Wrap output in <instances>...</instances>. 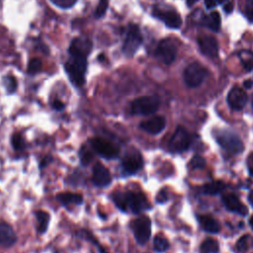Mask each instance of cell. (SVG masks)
<instances>
[{
  "mask_svg": "<svg viewBox=\"0 0 253 253\" xmlns=\"http://www.w3.org/2000/svg\"><path fill=\"white\" fill-rule=\"evenodd\" d=\"M91 51L92 42L87 38H76L69 46V58L66 60L64 68L70 82L76 87H81L85 84L87 57Z\"/></svg>",
  "mask_w": 253,
  "mask_h": 253,
  "instance_id": "1",
  "label": "cell"
},
{
  "mask_svg": "<svg viewBox=\"0 0 253 253\" xmlns=\"http://www.w3.org/2000/svg\"><path fill=\"white\" fill-rule=\"evenodd\" d=\"M112 200L115 206L123 213L131 212L139 215L148 208V202L142 193L134 191H117L112 194Z\"/></svg>",
  "mask_w": 253,
  "mask_h": 253,
  "instance_id": "2",
  "label": "cell"
},
{
  "mask_svg": "<svg viewBox=\"0 0 253 253\" xmlns=\"http://www.w3.org/2000/svg\"><path fill=\"white\" fill-rule=\"evenodd\" d=\"M217 142L225 151L231 154H238L243 151V143L239 137L234 133L226 130H222L215 133Z\"/></svg>",
  "mask_w": 253,
  "mask_h": 253,
  "instance_id": "3",
  "label": "cell"
},
{
  "mask_svg": "<svg viewBox=\"0 0 253 253\" xmlns=\"http://www.w3.org/2000/svg\"><path fill=\"white\" fill-rule=\"evenodd\" d=\"M160 106L156 96H142L135 99L131 105V112L136 116H147L155 113Z\"/></svg>",
  "mask_w": 253,
  "mask_h": 253,
  "instance_id": "4",
  "label": "cell"
},
{
  "mask_svg": "<svg viewBox=\"0 0 253 253\" xmlns=\"http://www.w3.org/2000/svg\"><path fill=\"white\" fill-rule=\"evenodd\" d=\"M142 166L143 158L141 153L137 149H131L125 154L122 159V174L125 177L135 175L141 169Z\"/></svg>",
  "mask_w": 253,
  "mask_h": 253,
  "instance_id": "5",
  "label": "cell"
},
{
  "mask_svg": "<svg viewBox=\"0 0 253 253\" xmlns=\"http://www.w3.org/2000/svg\"><path fill=\"white\" fill-rule=\"evenodd\" d=\"M142 44V35L137 25L130 24L126 30L123 52L128 56H133Z\"/></svg>",
  "mask_w": 253,
  "mask_h": 253,
  "instance_id": "6",
  "label": "cell"
},
{
  "mask_svg": "<svg viewBox=\"0 0 253 253\" xmlns=\"http://www.w3.org/2000/svg\"><path fill=\"white\" fill-rule=\"evenodd\" d=\"M89 142L91 149L104 159H116L120 154L119 147L108 140L102 138H93L89 141Z\"/></svg>",
  "mask_w": 253,
  "mask_h": 253,
  "instance_id": "7",
  "label": "cell"
},
{
  "mask_svg": "<svg viewBox=\"0 0 253 253\" xmlns=\"http://www.w3.org/2000/svg\"><path fill=\"white\" fill-rule=\"evenodd\" d=\"M136 241L140 245H144L151 235V221L146 216H141L134 220L131 224Z\"/></svg>",
  "mask_w": 253,
  "mask_h": 253,
  "instance_id": "8",
  "label": "cell"
},
{
  "mask_svg": "<svg viewBox=\"0 0 253 253\" xmlns=\"http://www.w3.org/2000/svg\"><path fill=\"white\" fill-rule=\"evenodd\" d=\"M208 75L207 69L200 63H192L186 67L184 70V81L186 85L191 88L200 86Z\"/></svg>",
  "mask_w": 253,
  "mask_h": 253,
  "instance_id": "9",
  "label": "cell"
},
{
  "mask_svg": "<svg viewBox=\"0 0 253 253\" xmlns=\"http://www.w3.org/2000/svg\"><path fill=\"white\" fill-rule=\"evenodd\" d=\"M191 142L192 138L187 130L183 127H178L168 143V148L172 152H183L190 147Z\"/></svg>",
  "mask_w": 253,
  "mask_h": 253,
  "instance_id": "10",
  "label": "cell"
},
{
  "mask_svg": "<svg viewBox=\"0 0 253 253\" xmlns=\"http://www.w3.org/2000/svg\"><path fill=\"white\" fill-rule=\"evenodd\" d=\"M156 58L164 64L172 63L177 56V48L170 39H163L159 42L155 53Z\"/></svg>",
  "mask_w": 253,
  "mask_h": 253,
  "instance_id": "11",
  "label": "cell"
},
{
  "mask_svg": "<svg viewBox=\"0 0 253 253\" xmlns=\"http://www.w3.org/2000/svg\"><path fill=\"white\" fill-rule=\"evenodd\" d=\"M152 15L162 21L168 28L178 29L182 24L180 15L171 9H162L160 7H155L152 11Z\"/></svg>",
  "mask_w": 253,
  "mask_h": 253,
  "instance_id": "12",
  "label": "cell"
},
{
  "mask_svg": "<svg viewBox=\"0 0 253 253\" xmlns=\"http://www.w3.org/2000/svg\"><path fill=\"white\" fill-rule=\"evenodd\" d=\"M112 174L108 168L100 162H96L92 169V183L99 188H106L112 183Z\"/></svg>",
  "mask_w": 253,
  "mask_h": 253,
  "instance_id": "13",
  "label": "cell"
},
{
  "mask_svg": "<svg viewBox=\"0 0 253 253\" xmlns=\"http://www.w3.org/2000/svg\"><path fill=\"white\" fill-rule=\"evenodd\" d=\"M227 103L229 107L235 111L242 110L247 103V94L239 87H233L227 95Z\"/></svg>",
  "mask_w": 253,
  "mask_h": 253,
  "instance_id": "14",
  "label": "cell"
},
{
  "mask_svg": "<svg viewBox=\"0 0 253 253\" xmlns=\"http://www.w3.org/2000/svg\"><path fill=\"white\" fill-rule=\"evenodd\" d=\"M166 126V120L162 116H154L141 123L140 128L150 135L160 134Z\"/></svg>",
  "mask_w": 253,
  "mask_h": 253,
  "instance_id": "15",
  "label": "cell"
},
{
  "mask_svg": "<svg viewBox=\"0 0 253 253\" xmlns=\"http://www.w3.org/2000/svg\"><path fill=\"white\" fill-rule=\"evenodd\" d=\"M198 44H199L201 52L205 56H207L211 58H215L218 56L219 46H218L217 40L214 37L201 36L198 39Z\"/></svg>",
  "mask_w": 253,
  "mask_h": 253,
  "instance_id": "16",
  "label": "cell"
},
{
  "mask_svg": "<svg viewBox=\"0 0 253 253\" xmlns=\"http://www.w3.org/2000/svg\"><path fill=\"white\" fill-rule=\"evenodd\" d=\"M16 241L17 235L13 227L5 222H0V245L9 248L13 246Z\"/></svg>",
  "mask_w": 253,
  "mask_h": 253,
  "instance_id": "17",
  "label": "cell"
},
{
  "mask_svg": "<svg viewBox=\"0 0 253 253\" xmlns=\"http://www.w3.org/2000/svg\"><path fill=\"white\" fill-rule=\"evenodd\" d=\"M223 202L225 206V208L235 214H238L240 216H246L248 214L247 208L241 203V201L233 194H227L223 196Z\"/></svg>",
  "mask_w": 253,
  "mask_h": 253,
  "instance_id": "18",
  "label": "cell"
},
{
  "mask_svg": "<svg viewBox=\"0 0 253 253\" xmlns=\"http://www.w3.org/2000/svg\"><path fill=\"white\" fill-rule=\"evenodd\" d=\"M56 199L62 206H69V205L80 206L83 204V197L77 193H71V192L58 193L56 196Z\"/></svg>",
  "mask_w": 253,
  "mask_h": 253,
  "instance_id": "19",
  "label": "cell"
},
{
  "mask_svg": "<svg viewBox=\"0 0 253 253\" xmlns=\"http://www.w3.org/2000/svg\"><path fill=\"white\" fill-rule=\"evenodd\" d=\"M75 235L80 239H83V240L92 243L94 246H96L99 253H108L107 250L101 245L99 240L95 237V235L93 234L92 231L85 229V228H80L75 232Z\"/></svg>",
  "mask_w": 253,
  "mask_h": 253,
  "instance_id": "20",
  "label": "cell"
},
{
  "mask_svg": "<svg viewBox=\"0 0 253 253\" xmlns=\"http://www.w3.org/2000/svg\"><path fill=\"white\" fill-rule=\"evenodd\" d=\"M36 221H37V232L39 234H45L49 228L50 223H51V216L46 211L39 210L35 213Z\"/></svg>",
  "mask_w": 253,
  "mask_h": 253,
  "instance_id": "21",
  "label": "cell"
},
{
  "mask_svg": "<svg viewBox=\"0 0 253 253\" xmlns=\"http://www.w3.org/2000/svg\"><path fill=\"white\" fill-rule=\"evenodd\" d=\"M199 222L203 229L210 233H218L221 230L219 222L210 216H200Z\"/></svg>",
  "mask_w": 253,
  "mask_h": 253,
  "instance_id": "22",
  "label": "cell"
},
{
  "mask_svg": "<svg viewBox=\"0 0 253 253\" xmlns=\"http://www.w3.org/2000/svg\"><path fill=\"white\" fill-rule=\"evenodd\" d=\"M203 23L212 31L218 32L220 31V28H221V16L218 12H213L204 18Z\"/></svg>",
  "mask_w": 253,
  "mask_h": 253,
  "instance_id": "23",
  "label": "cell"
},
{
  "mask_svg": "<svg viewBox=\"0 0 253 253\" xmlns=\"http://www.w3.org/2000/svg\"><path fill=\"white\" fill-rule=\"evenodd\" d=\"M239 60L246 71H251L253 69V52L243 50L238 53Z\"/></svg>",
  "mask_w": 253,
  "mask_h": 253,
  "instance_id": "24",
  "label": "cell"
},
{
  "mask_svg": "<svg viewBox=\"0 0 253 253\" xmlns=\"http://www.w3.org/2000/svg\"><path fill=\"white\" fill-rule=\"evenodd\" d=\"M225 189V184L222 181H214L204 185L203 192L207 195H218Z\"/></svg>",
  "mask_w": 253,
  "mask_h": 253,
  "instance_id": "25",
  "label": "cell"
},
{
  "mask_svg": "<svg viewBox=\"0 0 253 253\" xmlns=\"http://www.w3.org/2000/svg\"><path fill=\"white\" fill-rule=\"evenodd\" d=\"M219 249L220 247L217 240L207 238L200 246V253H218Z\"/></svg>",
  "mask_w": 253,
  "mask_h": 253,
  "instance_id": "26",
  "label": "cell"
},
{
  "mask_svg": "<svg viewBox=\"0 0 253 253\" xmlns=\"http://www.w3.org/2000/svg\"><path fill=\"white\" fill-rule=\"evenodd\" d=\"M169 242H168V240L160 235V234H157L154 239H153V249L158 252V253H162V252H165L166 250H168V248H169Z\"/></svg>",
  "mask_w": 253,
  "mask_h": 253,
  "instance_id": "27",
  "label": "cell"
},
{
  "mask_svg": "<svg viewBox=\"0 0 253 253\" xmlns=\"http://www.w3.org/2000/svg\"><path fill=\"white\" fill-rule=\"evenodd\" d=\"M93 158V154L91 149H88L85 145H82V147L80 148L79 151V159H80V163L83 166H87L89 165V163L91 162Z\"/></svg>",
  "mask_w": 253,
  "mask_h": 253,
  "instance_id": "28",
  "label": "cell"
},
{
  "mask_svg": "<svg viewBox=\"0 0 253 253\" xmlns=\"http://www.w3.org/2000/svg\"><path fill=\"white\" fill-rule=\"evenodd\" d=\"M11 145L17 151H22L26 148V141L20 133H15L11 137Z\"/></svg>",
  "mask_w": 253,
  "mask_h": 253,
  "instance_id": "29",
  "label": "cell"
},
{
  "mask_svg": "<svg viewBox=\"0 0 253 253\" xmlns=\"http://www.w3.org/2000/svg\"><path fill=\"white\" fill-rule=\"evenodd\" d=\"M253 242V239L250 235H243L242 237H240L236 243V248L239 252H245L249 249V247L251 246Z\"/></svg>",
  "mask_w": 253,
  "mask_h": 253,
  "instance_id": "30",
  "label": "cell"
},
{
  "mask_svg": "<svg viewBox=\"0 0 253 253\" xmlns=\"http://www.w3.org/2000/svg\"><path fill=\"white\" fill-rule=\"evenodd\" d=\"M206 166V160L204 157L200 155H195L191 160H190V167L192 170L196 169H203Z\"/></svg>",
  "mask_w": 253,
  "mask_h": 253,
  "instance_id": "31",
  "label": "cell"
},
{
  "mask_svg": "<svg viewBox=\"0 0 253 253\" xmlns=\"http://www.w3.org/2000/svg\"><path fill=\"white\" fill-rule=\"evenodd\" d=\"M4 85L9 94L14 93L17 89V81L13 76H6L4 78Z\"/></svg>",
  "mask_w": 253,
  "mask_h": 253,
  "instance_id": "32",
  "label": "cell"
},
{
  "mask_svg": "<svg viewBox=\"0 0 253 253\" xmlns=\"http://www.w3.org/2000/svg\"><path fill=\"white\" fill-rule=\"evenodd\" d=\"M42 69V60L39 58H33L30 60L28 65V73L29 74H36Z\"/></svg>",
  "mask_w": 253,
  "mask_h": 253,
  "instance_id": "33",
  "label": "cell"
},
{
  "mask_svg": "<svg viewBox=\"0 0 253 253\" xmlns=\"http://www.w3.org/2000/svg\"><path fill=\"white\" fill-rule=\"evenodd\" d=\"M51 2L61 9H68L77 2V0H51Z\"/></svg>",
  "mask_w": 253,
  "mask_h": 253,
  "instance_id": "34",
  "label": "cell"
},
{
  "mask_svg": "<svg viewBox=\"0 0 253 253\" xmlns=\"http://www.w3.org/2000/svg\"><path fill=\"white\" fill-rule=\"evenodd\" d=\"M107 8H108V0H100V3L98 4L96 12H95V16L97 18L104 16V14L107 11Z\"/></svg>",
  "mask_w": 253,
  "mask_h": 253,
  "instance_id": "35",
  "label": "cell"
},
{
  "mask_svg": "<svg viewBox=\"0 0 253 253\" xmlns=\"http://www.w3.org/2000/svg\"><path fill=\"white\" fill-rule=\"evenodd\" d=\"M245 14L249 21L253 22V0H247L245 4Z\"/></svg>",
  "mask_w": 253,
  "mask_h": 253,
  "instance_id": "36",
  "label": "cell"
},
{
  "mask_svg": "<svg viewBox=\"0 0 253 253\" xmlns=\"http://www.w3.org/2000/svg\"><path fill=\"white\" fill-rule=\"evenodd\" d=\"M168 199H169V195H168V193L166 192V190H160L156 196V202L159 203V204H162V203H165L168 201Z\"/></svg>",
  "mask_w": 253,
  "mask_h": 253,
  "instance_id": "37",
  "label": "cell"
},
{
  "mask_svg": "<svg viewBox=\"0 0 253 253\" xmlns=\"http://www.w3.org/2000/svg\"><path fill=\"white\" fill-rule=\"evenodd\" d=\"M224 1H225V0H205V4L208 9H212L215 8L218 4L223 3Z\"/></svg>",
  "mask_w": 253,
  "mask_h": 253,
  "instance_id": "38",
  "label": "cell"
},
{
  "mask_svg": "<svg viewBox=\"0 0 253 253\" xmlns=\"http://www.w3.org/2000/svg\"><path fill=\"white\" fill-rule=\"evenodd\" d=\"M52 107H53L54 110H56L57 112H61V111L64 110L65 105L60 100H54L53 103H52Z\"/></svg>",
  "mask_w": 253,
  "mask_h": 253,
  "instance_id": "39",
  "label": "cell"
},
{
  "mask_svg": "<svg viewBox=\"0 0 253 253\" xmlns=\"http://www.w3.org/2000/svg\"><path fill=\"white\" fill-rule=\"evenodd\" d=\"M247 168L249 174L253 176V153H250V155L247 158Z\"/></svg>",
  "mask_w": 253,
  "mask_h": 253,
  "instance_id": "40",
  "label": "cell"
},
{
  "mask_svg": "<svg viewBox=\"0 0 253 253\" xmlns=\"http://www.w3.org/2000/svg\"><path fill=\"white\" fill-rule=\"evenodd\" d=\"M53 161V157L51 156H46L42 161H41V164H40V168H45L47 165H49L51 162Z\"/></svg>",
  "mask_w": 253,
  "mask_h": 253,
  "instance_id": "41",
  "label": "cell"
},
{
  "mask_svg": "<svg viewBox=\"0 0 253 253\" xmlns=\"http://www.w3.org/2000/svg\"><path fill=\"white\" fill-rule=\"evenodd\" d=\"M225 11L226 13L231 12V11H232V3H228V4H226V5L225 6Z\"/></svg>",
  "mask_w": 253,
  "mask_h": 253,
  "instance_id": "42",
  "label": "cell"
},
{
  "mask_svg": "<svg viewBox=\"0 0 253 253\" xmlns=\"http://www.w3.org/2000/svg\"><path fill=\"white\" fill-rule=\"evenodd\" d=\"M244 87H245V88H247V89L251 88V87H252V82H251L250 80L245 81V82H244Z\"/></svg>",
  "mask_w": 253,
  "mask_h": 253,
  "instance_id": "43",
  "label": "cell"
},
{
  "mask_svg": "<svg viewBox=\"0 0 253 253\" xmlns=\"http://www.w3.org/2000/svg\"><path fill=\"white\" fill-rule=\"evenodd\" d=\"M197 1H198V0H187V5H188V6H192V5H194Z\"/></svg>",
  "mask_w": 253,
  "mask_h": 253,
  "instance_id": "44",
  "label": "cell"
},
{
  "mask_svg": "<svg viewBox=\"0 0 253 253\" xmlns=\"http://www.w3.org/2000/svg\"><path fill=\"white\" fill-rule=\"evenodd\" d=\"M248 200H249V203H250V205L253 207V191H252V192L249 194Z\"/></svg>",
  "mask_w": 253,
  "mask_h": 253,
  "instance_id": "45",
  "label": "cell"
},
{
  "mask_svg": "<svg viewBox=\"0 0 253 253\" xmlns=\"http://www.w3.org/2000/svg\"><path fill=\"white\" fill-rule=\"evenodd\" d=\"M249 224H250V225H251V227H252V229H253V216L251 217V219H250V221H249Z\"/></svg>",
  "mask_w": 253,
  "mask_h": 253,
  "instance_id": "46",
  "label": "cell"
}]
</instances>
